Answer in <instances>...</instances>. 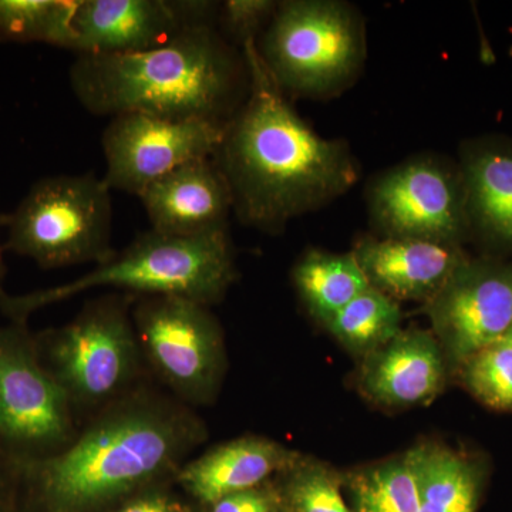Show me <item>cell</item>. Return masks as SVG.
Wrapping results in <instances>:
<instances>
[{
  "instance_id": "obj_28",
  "label": "cell",
  "mask_w": 512,
  "mask_h": 512,
  "mask_svg": "<svg viewBox=\"0 0 512 512\" xmlns=\"http://www.w3.org/2000/svg\"><path fill=\"white\" fill-rule=\"evenodd\" d=\"M116 512H180V510L165 495L147 494L136 498Z\"/></svg>"
},
{
  "instance_id": "obj_4",
  "label": "cell",
  "mask_w": 512,
  "mask_h": 512,
  "mask_svg": "<svg viewBox=\"0 0 512 512\" xmlns=\"http://www.w3.org/2000/svg\"><path fill=\"white\" fill-rule=\"evenodd\" d=\"M237 278L228 229L171 237L150 231L138 235L109 261L67 284L0 296V311L10 322L26 323L33 313L94 288L120 289L136 296L178 295L211 306Z\"/></svg>"
},
{
  "instance_id": "obj_19",
  "label": "cell",
  "mask_w": 512,
  "mask_h": 512,
  "mask_svg": "<svg viewBox=\"0 0 512 512\" xmlns=\"http://www.w3.org/2000/svg\"><path fill=\"white\" fill-rule=\"evenodd\" d=\"M420 512H476L483 474L476 461L444 444L424 441L409 451Z\"/></svg>"
},
{
  "instance_id": "obj_14",
  "label": "cell",
  "mask_w": 512,
  "mask_h": 512,
  "mask_svg": "<svg viewBox=\"0 0 512 512\" xmlns=\"http://www.w3.org/2000/svg\"><path fill=\"white\" fill-rule=\"evenodd\" d=\"M447 360L433 333L407 329L363 357L357 383L386 409H410L436 399L447 383Z\"/></svg>"
},
{
  "instance_id": "obj_5",
  "label": "cell",
  "mask_w": 512,
  "mask_h": 512,
  "mask_svg": "<svg viewBox=\"0 0 512 512\" xmlns=\"http://www.w3.org/2000/svg\"><path fill=\"white\" fill-rule=\"evenodd\" d=\"M134 301L131 293L100 296L72 322L36 333L40 362L74 414L99 413L140 387L146 360L131 318Z\"/></svg>"
},
{
  "instance_id": "obj_3",
  "label": "cell",
  "mask_w": 512,
  "mask_h": 512,
  "mask_svg": "<svg viewBox=\"0 0 512 512\" xmlns=\"http://www.w3.org/2000/svg\"><path fill=\"white\" fill-rule=\"evenodd\" d=\"M76 100L94 116L148 114L228 124L248 94V70L214 25L187 26L163 45L127 55H77Z\"/></svg>"
},
{
  "instance_id": "obj_32",
  "label": "cell",
  "mask_w": 512,
  "mask_h": 512,
  "mask_svg": "<svg viewBox=\"0 0 512 512\" xmlns=\"http://www.w3.org/2000/svg\"><path fill=\"white\" fill-rule=\"evenodd\" d=\"M3 454V453H2Z\"/></svg>"
},
{
  "instance_id": "obj_11",
  "label": "cell",
  "mask_w": 512,
  "mask_h": 512,
  "mask_svg": "<svg viewBox=\"0 0 512 512\" xmlns=\"http://www.w3.org/2000/svg\"><path fill=\"white\" fill-rule=\"evenodd\" d=\"M227 124L205 120H170L148 114L111 117L101 137L111 191L141 192L192 161L212 158Z\"/></svg>"
},
{
  "instance_id": "obj_29",
  "label": "cell",
  "mask_w": 512,
  "mask_h": 512,
  "mask_svg": "<svg viewBox=\"0 0 512 512\" xmlns=\"http://www.w3.org/2000/svg\"><path fill=\"white\" fill-rule=\"evenodd\" d=\"M15 490V467H13L12 461L0 451V511H2L3 497Z\"/></svg>"
},
{
  "instance_id": "obj_2",
  "label": "cell",
  "mask_w": 512,
  "mask_h": 512,
  "mask_svg": "<svg viewBox=\"0 0 512 512\" xmlns=\"http://www.w3.org/2000/svg\"><path fill=\"white\" fill-rule=\"evenodd\" d=\"M207 429L192 407L138 387L94 414L62 450L13 463L39 512H92L178 474Z\"/></svg>"
},
{
  "instance_id": "obj_22",
  "label": "cell",
  "mask_w": 512,
  "mask_h": 512,
  "mask_svg": "<svg viewBox=\"0 0 512 512\" xmlns=\"http://www.w3.org/2000/svg\"><path fill=\"white\" fill-rule=\"evenodd\" d=\"M353 512H420L409 457L387 458L342 476Z\"/></svg>"
},
{
  "instance_id": "obj_25",
  "label": "cell",
  "mask_w": 512,
  "mask_h": 512,
  "mask_svg": "<svg viewBox=\"0 0 512 512\" xmlns=\"http://www.w3.org/2000/svg\"><path fill=\"white\" fill-rule=\"evenodd\" d=\"M468 392L485 406L512 412V346L504 340L488 346L460 366Z\"/></svg>"
},
{
  "instance_id": "obj_23",
  "label": "cell",
  "mask_w": 512,
  "mask_h": 512,
  "mask_svg": "<svg viewBox=\"0 0 512 512\" xmlns=\"http://www.w3.org/2000/svg\"><path fill=\"white\" fill-rule=\"evenodd\" d=\"M80 0H0V40L76 50L73 19Z\"/></svg>"
},
{
  "instance_id": "obj_31",
  "label": "cell",
  "mask_w": 512,
  "mask_h": 512,
  "mask_svg": "<svg viewBox=\"0 0 512 512\" xmlns=\"http://www.w3.org/2000/svg\"><path fill=\"white\" fill-rule=\"evenodd\" d=\"M501 340H504L505 343H508V345L512 346V325H511L510 330H508V332L505 333L504 338Z\"/></svg>"
},
{
  "instance_id": "obj_15",
  "label": "cell",
  "mask_w": 512,
  "mask_h": 512,
  "mask_svg": "<svg viewBox=\"0 0 512 512\" xmlns=\"http://www.w3.org/2000/svg\"><path fill=\"white\" fill-rule=\"evenodd\" d=\"M151 229L171 237H198L227 228L234 211L231 188L212 158L164 175L138 195Z\"/></svg>"
},
{
  "instance_id": "obj_20",
  "label": "cell",
  "mask_w": 512,
  "mask_h": 512,
  "mask_svg": "<svg viewBox=\"0 0 512 512\" xmlns=\"http://www.w3.org/2000/svg\"><path fill=\"white\" fill-rule=\"evenodd\" d=\"M292 279L303 305L322 325L370 286L352 252L319 249H309L296 262Z\"/></svg>"
},
{
  "instance_id": "obj_6",
  "label": "cell",
  "mask_w": 512,
  "mask_h": 512,
  "mask_svg": "<svg viewBox=\"0 0 512 512\" xmlns=\"http://www.w3.org/2000/svg\"><path fill=\"white\" fill-rule=\"evenodd\" d=\"M256 47L282 92L333 96L355 80L365 63V25L349 3L288 0L279 2Z\"/></svg>"
},
{
  "instance_id": "obj_13",
  "label": "cell",
  "mask_w": 512,
  "mask_h": 512,
  "mask_svg": "<svg viewBox=\"0 0 512 512\" xmlns=\"http://www.w3.org/2000/svg\"><path fill=\"white\" fill-rule=\"evenodd\" d=\"M214 2L80 0L74 13L77 55H127L163 45L187 26L214 25Z\"/></svg>"
},
{
  "instance_id": "obj_1",
  "label": "cell",
  "mask_w": 512,
  "mask_h": 512,
  "mask_svg": "<svg viewBox=\"0 0 512 512\" xmlns=\"http://www.w3.org/2000/svg\"><path fill=\"white\" fill-rule=\"evenodd\" d=\"M248 94L229 120L217 154L239 220L279 232L293 218L325 207L359 181L348 144L320 137L293 110L259 56L256 40L241 47Z\"/></svg>"
},
{
  "instance_id": "obj_21",
  "label": "cell",
  "mask_w": 512,
  "mask_h": 512,
  "mask_svg": "<svg viewBox=\"0 0 512 512\" xmlns=\"http://www.w3.org/2000/svg\"><path fill=\"white\" fill-rule=\"evenodd\" d=\"M402 320L397 302L369 286L325 326L343 348L366 357L402 332Z\"/></svg>"
},
{
  "instance_id": "obj_16",
  "label": "cell",
  "mask_w": 512,
  "mask_h": 512,
  "mask_svg": "<svg viewBox=\"0 0 512 512\" xmlns=\"http://www.w3.org/2000/svg\"><path fill=\"white\" fill-rule=\"evenodd\" d=\"M352 254L369 285L396 302H429L467 259L458 245L384 237L360 239Z\"/></svg>"
},
{
  "instance_id": "obj_30",
  "label": "cell",
  "mask_w": 512,
  "mask_h": 512,
  "mask_svg": "<svg viewBox=\"0 0 512 512\" xmlns=\"http://www.w3.org/2000/svg\"><path fill=\"white\" fill-rule=\"evenodd\" d=\"M0 224H2V217H0ZM3 275H5V265H3L2 247H0V296L5 295L3 291Z\"/></svg>"
},
{
  "instance_id": "obj_27",
  "label": "cell",
  "mask_w": 512,
  "mask_h": 512,
  "mask_svg": "<svg viewBox=\"0 0 512 512\" xmlns=\"http://www.w3.org/2000/svg\"><path fill=\"white\" fill-rule=\"evenodd\" d=\"M276 495L264 487L227 495L211 504V512H272Z\"/></svg>"
},
{
  "instance_id": "obj_24",
  "label": "cell",
  "mask_w": 512,
  "mask_h": 512,
  "mask_svg": "<svg viewBox=\"0 0 512 512\" xmlns=\"http://www.w3.org/2000/svg\"><path fill=\"white\" fill-rule=\"evenodd\" d=\"M285 476L293 512H353L342 494V476L328 464L302 456Z\"/></svg>"
},
{
  "instance_id": "obj_12",
  "label": "cell",
  "mask_w": 512,
  "mask_h": 512,
  "mask_svg": "<svg viewBox=\"0 0 512 512\" xmlns=\"http://www.w3.org/2000/svg\"><path fill=\"white\" fill-rule=\"evenodd\" d=\"M434 338L457 367L500 342L512 325V266L466 259L426 303Z\"/></svg>"
},
{
  "instance_id": "obj_26",
  "label": "cell",
  "mask_w": 512,
  "mask_h": 512,
  "mask_svg": "<svg viewBox=\"0 0 512 512\" xmlns=\"http://www.w3.org/2000/svg\"><path fill=\"white\" fill-rule=\"evenodd\" d=\"M279 2L274 0H227L220 6L218 22L238 45L256 40L262 28L274 18Z\"/></svg>"
},
{
  "instance_id": "obj_10",
  "label": "cell",
  "mask_w": 512,
  "mask_h": 512,
  "mask_svg": "<svg viewBox=\"0 0 512 512\" xmlns=\"http://www.w3.org/2000/svg\"><path fill=\"white\" fill-rule=\"evenodd\" d=\"M367 202L384 238L458 245L471 229L460 167L441 157L417 156L384 171Z\"/></svg>"
},
{
  "instance_id": "obj_17",
  "label": "cell",
  "mask_w": 512,
  "mask_h": 512,
  "mask_svg": "<svg viewBox=\"0 0 512 512\" xmlns=\"http://www.w3.org/2000/svg\"><path fill=\"white\" fill-rule=\"evenodd\" d=\"M301 457L266 437H239L190 458L177 478L192 497L211 505L227 495L262 487L275 474L291 470Z\"/></svg>"
},
{
  "instance_id": "obj_18",
  "label": "cell",
  "mask_w": 512,
  "mask_h": 512,
  "mask_svg": "<svg viewBox=\"0 0 512 512\" xmlns=\"http://www.w3.org/2000/svg\"><path fill=\"white\" fill-rule=\"evenodd\" d=\"M470 228L501 247L512 248V144L481 141L461 156Z\"/></svg>"
},
{
  "instance_id": "obj_9",
  "label": "cell",
  "mask_w": 512,
  "mask_h": 512,
  "mask_svg": "<svg viewBox=\"0 0 512 512\" xmlns=\"http://www.w3.org/2000/svg\"><path fill=\"white\" fill-rule=\"evenodd\" d=\"M76 433V414L40 362L28 325L0 326V451L26 463L62 450Z\"/></svg>"
},
{
  "instance_id": "obj_8",
  "label": "cell",
  "mask_w": 512,
  "mask_h": 512,
  "mask_svg": "<svg viewBox=\"0 0 512 512\" xmlns=\"http://www.w3.org/2000/svg\"><path fill=\"white\" fill-rule=\"evenodd\" d=\"M146 365L187 406L214 402L224 377V335L210 306L178 295L136 296L131 309Z\"/></svg>"
},
{
  "instance_id": "obj_7",
  "label": "cell",
  "mask_w": 512,
  "mask_h": 512,
  "mask_svg": "<svg viewBox=\"0 0 512 512\" xmlns=\"http://www.w3.org/2000/svg\"><path fill=\"white\" fill-rule=\"evenodd\" d=\"M2 225L6 249L43 269L99 265L116 254L111 190L94 173L42 178Z\"/></svg>"
}]
</instances>
